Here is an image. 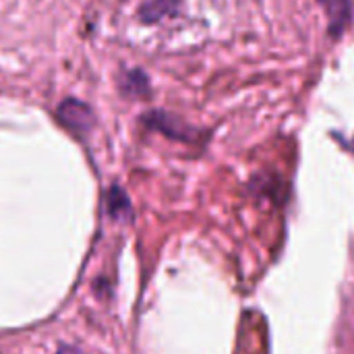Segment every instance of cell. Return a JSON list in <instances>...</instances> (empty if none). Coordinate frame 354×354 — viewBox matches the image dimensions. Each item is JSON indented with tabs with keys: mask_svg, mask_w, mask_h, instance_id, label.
I'll return each instance as SVG.
<instances>
[{
	"mask_svg": "<svg viewBox=\"0 0 354 354\" xmlns=\"http://www.w3.org/2000/svg\"><path fill=\"white\" fill-rule=\"evenodd\" d=\"M122 91L131 97H141V95H147L149 93V81L147 77L141 73V71H131L124 75V81H122Z\"/></svg>",
	"mask_w": 354,
	"mask_h": 354,
	"instance_id": "cell-5",
	"label": "cell"
},
{
	"mask_svg": "<svg viewBox=\"0 0 354 354\" xmlns=\"http://www.w3.org/2000/svg\"><path fill=\"white\" fill-rule=\"evenodd\" d=\"M58 118L60 122L75 131V133H85L89 131V127L93 124V114L91 110L81 104V102H75V100H66L60 108H58Z\"/></svg>",
	"mask_w": 354,
	"mask_h": 354,
	"instance_id": "cell-1",
	"label": "cell"
},
{
	"mask_svg": "<svg viewBox=\"0 0 354 354\" xmlns=\"http://www.w3.org/2000/svg\"><path fill=\"white\" fill-rule=\"evenodd\" d=\"M58 354H83L79 348H75V346H60L58 348Z\"/></svg>",
	"mask_w": 354,
	"mask_h": 354,
	"instance_id": "cell-7",
	"label": "cell"
},
{
	"mask_svg": "<svg viewBox=\"0 0 354 354\" xmlns=\"http://www.w3.org/2000/svg\"><path fill=\"white\" fill-rule=\"evenodd\" d=\"M178 8H180V0H149L141 6L139 17L145 23H156L168 15L178 12Z\"/></svg>",
	"mask_w": 354,
	"mask_h": 354,
	"instance_id": "cell-3",
	"label": "cell"
},
{
	"mask_svg": "<svg viewBox=\"0 0 354 354\" xmlns=\"http://www.w3.org/2000/svg\"><path fill=\"white\" fill-rule=\"evenodd\" d=\"M328 15V29L332 37H340L342 31L346 29V25L353 19V2L351 0H317Z\"/></svg>",
	"mask_w": 354,
	"mask_h": 354,
	"instance_id": "cell-2",
	"label": "cell"
},
{
	"mask_svg": "<svg viewBox=\"0 0 354 354\" xmlns=\"http://www.w3.org/2000/svg\"><path fill=\"white\" fill-rule=\"evenodd\" d=\"M108 207H110V216L112 218H129L131 216V203H129V199H127V195L118 189V187H114L112 191H110V197H108Z\"/></svg>",
	"mask_w": 354,
	"mask_h": 354,
	"instance_id": "cell-6",
	"label": "cell"
},
{
	"mask_svg": "<svg viewBox=\"0 0 354 354\" xmlns=\"http://www.w3.org/2000/svg\"><path fill=\"white\" fill-rule=\"evenodd\" d=\"M149 116H151V124L158 127L160 131H164L166 135H170L174 139H183V141H189L191 139V129L185 127L183 122H178L176 118H172L168 114H162V112L149 114Z\"/></svg>",
	"mask_w": 354,
	"mask_h": 354,
	"instance_id": "cell-4",
	"label": "cell"
}]
</instances>
